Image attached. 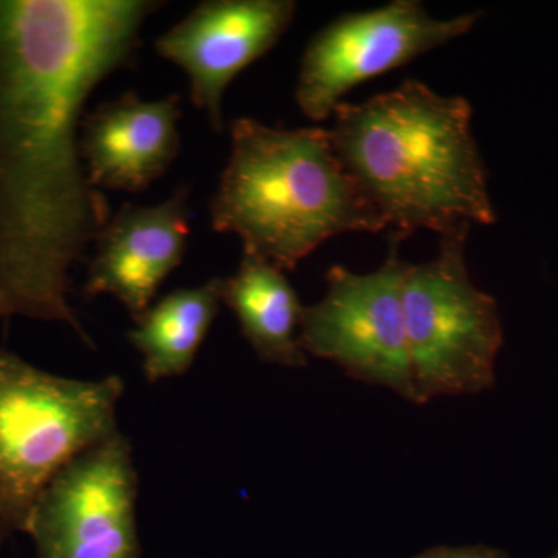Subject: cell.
<instances>
[{
	"label": "cell",
	"instance_id": "obj_1",
	"mask_svg": "<svg viewBox=\"0 0 558 558\" xmlns=\"http://www.w3.org/2000/svg\"><path fill=\"white\" fill-rule=\"evenodd\" d=\"M150 0H0V319L64 323L70 269L108 226L80 153L94 90L134 62Z\"/></svg>",
	"mask_w": 558,
	"mask_h": 558
},
{
	"label": "cell",
	"instance_id": "obj_2",
	"mask_svg": "<svg viewBox=\"0 0 558 558\" xmlns=\"http://www.w3.org/2000/svg\"><path fill=\"white\" fill-rule=\"evenodd\" d=\"M472 116L464 97L440 95L417 80L333 110L337 156L389 234L446 236L497 220Z\"/></svg>",
	"mask_w": 558,
	"mask_h": 558
},
{
	"label": "cell",
	"instance_id": "obj_3",
	"mask_svg": "<svg viewBox=\"0 0 558 558\" xmlns=\"http://www.w3.org/2000/svg\"><path fill=\"white\" fill-rule=\"evenodd\" d=\"M230 138L209 219L218 233L236 234L245 255L292 271L332 238L387 230L341 163L329 130L238 119Z\"/></svg>",
	"mask_w": 558,
	"mask_h": 558
},
{
	"label": "cell",
	"instance_id": "obj_4",
	"mask_svg": "<svg viewBox=\"0 0 558 558\" xmlns=\"http://www.w3.org/2000/svg\"><path fill=\"white\" fill-rule=\"evenodd\" d=\"M119 376H54L0 349V537L27 531L44 488L73 459L120 432Z\"/></svg>",
	"mask_w": 558,
	"mask_h": 558
},
{
	"label": "cell",
	"instance_id": "obj_5",
	"mask_svg": "<svg viewBox=\"0 0 558 558\" xmlns=\"http://www.w3.org/2000/svg\"><path fill=\"white\" fill-rule=\"evenodd\" d=\"M470 229L440 236L439 253L409 264L403 312L418 405L478 395L495 384L502 344L497 301L476 288L465 264Z\"/></svg>",
	"mask_w": 558,
	"mask_h": 558
},
{
	"label": "cell",
	"instance_id": "obj_6",
	"mask_svg": "<svg viewBox=\"0 0 558 558\" xmlns=\"http://www.w3.org/2000/svg\"><path fill=\"white\" fill-rule=\"evenodd\" d=\"M402 241L389 234L387 259L371 274L330 267L325 296L303 307L300 344L352 379L387 388L418 405L403 312L409 263L400 258Z\"/></svg>",
	"mask_w": 558,
	"mask_h": 558
},
{
	"label": "cell",
	"instance_id": "obj_7",
	"mask_svg": "<svg viewBox=\"0 0 558 558\" xmlns=\"http://www.w3.org/2000/svg\"><path fill=\"white\" fill-rule=\"evenodd\" d=\"M481 16V11H472L438 20L418 0H395L380 9L343 14L307 44L296 80V105L315 123L328 120L348 92L468 35Z\"/></svg>",
	"mask_w": 558,
	"mask_h": 558
},
{
	"label": "cell",
	"instance_id": "obj_8",
	"mask_svg": "<svg viewBox=\"0 0 558 558\" xmlns=\"http://www.w3.org/2000/svg\"><path fill=\"white\" fill-rule=\"evenodd\" d=\"M137 483L121 432L73 459L33 506L36 558H140Z\"/></svg>",
	"mask_w": 558,
	"mask_h": 558
},
{
	"label": "cell",
	"instance_id": "obj_9",
	"mask_svg": "<svg viewBox=\"0 0 558 558\" xmlns=\"http://www.w3.org/2000/svg\"><path fill=\"white\" fill-rule=\"evenodd\" d=\"M295 13L293 0H205L154 47L186 73L194 108L220 132L230 84L277 46Z\"/></svg>",
	"mask_w": 558,
	"mask_h": 558
},
{
	"label": "cell",
	"instance_id": "obj_10",
	"mask_svg": "<svg viewBox=\"0 0 558 558\" xmlns=\"http://www.w3.org/2000/svg\"><path fill=\"white\" fill-rule=\"evenodd\" d=\"M191 216L185 185L160 204H124L94 242L84 295L113 296L137 322L153 306L165 279L182 264Z\"/></svg>",
	"mask_w": 558,
	"mask_h": 558
},
{
	"label": "cell",
	"instance_id": "obj_11",
	"mask_svg": "<svg viewBox=\"0 0 558 558\" xmlns=\"http://www.w3.org/2000/svg\"><path fill=\"white\" fill-rule=\"evenodd\" d=\"M180 97L145 101L126 92L84 116L80 153L92 186L142 193L167 174L180 150Z\"/></svg>",
	"mask_w": 558,
	"mask_h": 558
},
{
	"label": "cell",
	"instance_id": "obj_12",
	"mask_svg": "<svg viewBox=\"0 0 558 558\" xmlns=\"http://www.w3.org/2000/svg\"><path fill=\"white\" fill-rule=\"evenodd\" d=\"M220 300L240 322L242 336L263 362L304 368L300 344L303 304L284 271L242 253L236 274L222 278Z\"/></svg>",
	"mask_w": 558,
	"mask_h": 558
},
{
	"label": "cell",
	"instance_id": "obj_13",
	"mask_svg": "<svg viewBox=\"0 0 558 558\" xmlns=\"http://www.w3.org/2000/svg\"><path fill=\"white\" fill-rule=\"evenodd\" d=\"M222 278L199 288L178 289L157 301L135 322L128 340L142 354L146 380L183 376L218 315Z\"/></svg>",
	"mask_w": 558,
	"mask_h": 558
},
{
	"label": "cell",
	"instance_id": "obj_14",
	"mask_svg": "<svg viewBox=\"0 0 558 558\" xmlns=\"http://www.w3.org/2000/svg\"><path fill=\"white\" fill-rule=\"evenodd\" d=\"M410 558H512L486 545L438 546Z\"/></svg>",
	"mask_w": 558,
	"mask_h": 558
},
{
	"label": "cell",
	"instance_id": "obj_15",
	"mask_svg": "<svg viewBox=\"0 0 558 558\" xmlns=\"http://www.w3.org/2000/svg\"><path fill=\"white\" fill-rule=\"evenodd\" d=\"M550 558H558V554H556V556H553V557H550Z\"/></svg>",
	"mask_w": 558,
	"mask_h": 558
}]
</instances>
